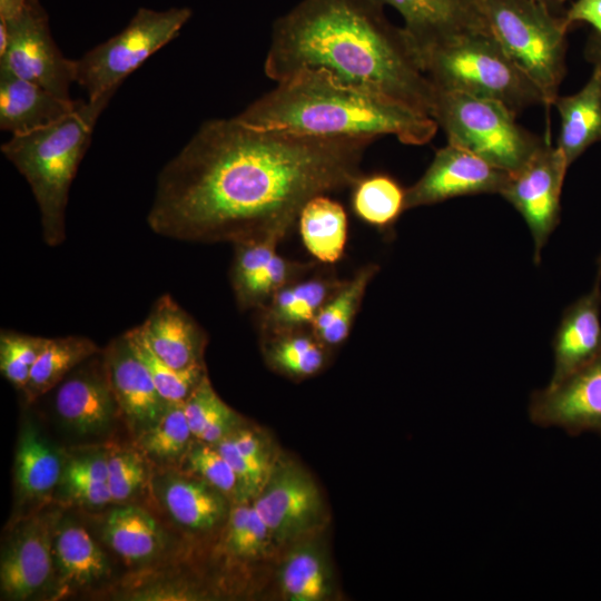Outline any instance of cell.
Segmentation results:
<instances>
[{
	"label": "cell",
	"instance_id": "8fae6325",
	"mask_svg": "<svg viewBox=\"0 0 601 601\" xmlns=\"http://www.w3.org/2000/svg\"><path fill=\"white\" fill-rule=\"evenodd\" d=\"M529 416L539 426H556L571 436L584 432L601 436V348L562 380L534 391Z\"/></svg>",
	"mask_w": 601,
	"mask_h": 601
},
{
	"label": "cell",
	"instance_id": "f546056e",
	"mask_svg": "<svg viewBox=\"0 0 601 601\" xmlns=\"http://www.w3.org/2000/svg\"><path fill=\"white\" fill-rule=\"evenodd\" d=\"M376 264L361 267L341 286L319 309L311 329L327 347L341 345L348 337L366 288L378 272Z\"/></svg>",
	"mask_w": 601,
	"mask_h": 601
},
{
	"label": "cell",
	"instance_id": "ffe728a7",
	"mask_svg": "<svg viewBox=\"0 0 601 601\" xmlns=\"http://www.w3.org/2000/svg\"><path fill=\"white\" fill-rule=\"evenodd\" d=\"M403 18L410 45H423L464 31L491 32L480 0H378Z\"/></svg>",
	"mask_w": 601,
	"mask_h": 601
},
{
	"label": "cell",
	"instance_id": "d6a6232c",
	"mask_svg": "<svg viewBox=\"0 0 601 601\" xmlns=\"http://www.w3.org/2000/svg\"><path fill=\"white\" fill-rule=\"evenodd\" d=\"M193 439L184 403H173L168 404L152 426L137 436L136 446L150 461L164 467H174L183 463Z\"/></svg>",
	"mask_w": 601,
	"mask_h": 601
},
{
	"label": "cell",
	"instance_id": "4316f807",
	"mask_svg": "<svg viewBox=\"0 0 601 601\" xmlns=\"http://www.w3.org/2000/svg\"><path fill=\"white\" fill-rule=\"evenodd\" d=\"M65 463L59 452L31 422L23 424L16 450L14 483L24 501L47 500L61 481Z\"/></svg>",
	"mask_w": 601,
	"mask_h": 601
},
{
	"label": "cell",
	"instance_id": "681fc988",
	"mask_svg": "<svg viewBox=\"0 0 601 601\" xmlns=\"http://www.w3.org/2000/svg\"><path fill=\"white\" fill-rule=\"evenodd\" d=\"M534 1H538L540 3H543L545 4L546 7H551L553 4H561L562 2H564L565 0H534Z\"/></svg>",
	"mask_w": 601,
	"mask_h": 601
},
{
	"label": "cell",
	"instance_id": "7bdbcfd3",
	"mask_svg": "<svg viewBox=\"0 0 601 601\" xmlns=\"http://www.w3.org/2000/svg\"><path fill=\"white\" fill-rule=\"evenodd\" d=\"M237 421V414L220 398L209 420L207 421L198 441L215 445L234 432Z\"/></svg>",
	"mask_w": 601,
	"mask_h": 601
},
{
	"label": "cell",
	"instance_id": "8d00e7d4",
	"mask_svg": "<svg viewBox=\"0 0 601 601\" xmlns=\"http://www.w3.org/2000/svg\"><path fill=\"white\" fill-rule=\"evenodd\" d=\"M226 534L228 550L243 558L263 553L273 540L267 525L254 505L247 503L238 504L230 510Z\"/></svg>",
	"mask_w": 601,
	"mask_h": 601
},
{
	"label": "cell",
	"instance_id": "b9f144b4",
	"mask_svg": "<svg viewBox=\"0 0 601 601\" xmlns=\"http://www.w3.org/2000/svg\"><path fill=\"white\" fill-rule=\"evenodd\" d=\"M219 400L206 375L184 402V412L196 440L199 439Z\"/></svg>",
	"mask_w": 601,
	"mask_h": 601
},
{
	"label": "cell",
	"instance_id": "bcb514c9",
	"mask_svg": "<svg viewBox=\"0 0 601 601\" xmlns=\"http://www.w3.org/2000/svg\"><path fill=\"white\" fill-rule=\"evenodd\" d=\"M566 22L583 21L601 36V0H577L564 16Z\"/></svg>",
	"mask_w": 601,
	"mask_h": 601
},
{
	"label": "cell",
	"instance_id": "277c9868",
	"mask_svg": "<svg viewBox=\"0 0 601 601\" xmlns=\"http://www.w3.org/2000/svg\"><path fill=\"white\" fill-rule=\"evenodd\" d=\"M115 92L77 100L62 119L1 145L6 158L30 186L37 201L41 235L50 247L66 239V209L71 183L88 148L98 117Z\"/></svg>",
	"mask_w": 601,
	"mask_h": 601
},
{
	"label": "cell",
	"instance_id": "cb8c5ba5",
	"mask_svg": "<svg viewBox=\"0 0 601 601\" xmlns=\"http://www.w3.org/2000/svg\"><path fill=\"white\" fill-rule=\"evenodd\" d=\"M53 575L66 594L93 585L109 574L108 560L87 530L73 522L56 525L52 539Z\"/></svg>",
	"mask_w": 601,
	"mask_h": 601
},
{
	"label": "cell",
	"instance_id": "44dd1931",
	"mask_svg": "<svg viewBox=\"0 0 601 601\" xmlns=\"http://www.w3.org/2000/svg\"><path fill=\"white\" fill-rule=\"evenodd\" d=\"M333 274L316 273L287 284L259 308L262 335L311 327L319 309L341 286Z\"/></svg>",
	"mask_w": 601,
	"mask_h": 601
},
{
	"label": "cell",
	"instance_id": "f35d334b",
	"mask_svg": "<svg viewBox=\"0 0 601 601\" xmlns=\"http://www.w3.org/2000/svg\"><path fill=\"white\" fill-rule=\"evenodd\" d=\"M183 462L189 472L223 494L240 492L236 473L215 445L199 441V444L191 445Z\"/></svg>",
	"mask_w": 601,
	"mask_h": 601
},
{
	"label": "cell",
	"instance_id": "d6986e66",
	"mask_svg": "<svg viewBox=\"0 0 601 601\" xmlns=\"http://www.w3.org/2000/svg\"><path fill=\"white\" fill-rule=\"evenodd\" d=\"M555 383L590 361L601 348V254L592 288L565 308L552 341Z\"/></svg>",
	"mask_w": 601,
	"mask_h": 601
},
{
	"label": "cell",
	"instance_id": "ee69618b",
	"mask_svg": "<svg viewBox=\"0 0 601 601\" xmlns=\"http://www.w3.org/2000/svg\"><path fill=\"white\" fill-rule=\"evenodd\" d=\"M229 439L237 450L262 471L268 473L267 455L260 440L248 430H238L230 433Z\"/></svg>",
	"mask_w": 601,
	"mask_h": 601
},
{
	"label": "cell",
	"instance_id": "ab89813d",
	"mask_svg": "<svg viewBox=\"0 0 601 601\" xmlns=\"http://www.w3.org/2000/svg\"><path fill=\"white\" fill-rule=\"evenodd\" d=\"M108 479V453L95 451L79 454L65 463L60 483L66 486L100 483Z\"/></svg>",
	"mask_w": 601,
	"mask_h": 601
},
{
	"label": "cell",
	"instance_id": "9a60e30c",
	"mask_svg": "<svg viewBox=\"0 0 601 601\" xmlns=\"http://www.w3.org/2000/svg\"><path fill=\"white\" fill-rule=\"evenodd\" d=\"M56 388V413L77 434H102L120 415L102 351L76 367Z\"/></svg>",
	"mask_w": 601,
	"mask_h": 601
},
{
	"label": "cell",
	"instance_id": "8992f818",
	"mask_svg": "<svg viewBox=\"0 0 601 601\" xmlns=\"http://www.w3.org/2000/svg\"><path fill=\"white\" fill-rule=\"evenodd\" d=\"M489 29L512 62L531 80L549 109L565 73V18L534 0H480Z\"/></svg>",
	"mask_w": 601,
	"mask_h": 601
},
{
	"label": "cell",
	"instance_id": "6da1fadb",
	"mask_svg": "<svg viewBox=\"0 0 601 601\" xmlns=\"http://www.w3.org/2000/svg\"><path fill=\"white\" fill-rule=\"evenodd\" d=\"M374 140L206 120L160 170L148 226L189 243L282 240L313 197L356 184Z\"/></svg>",
	"mask_w": 601,
	"mask_h": 601
},
{
	"label": "cell",
	"instance_id": "603a6c76",
	"mask_svg": "<svg viewBox=\"0 0 601 601\" xmlns=\"http://www.w3.org/2000/svg\"><path fill=\"white\" fill-rule=\"evenodd\" d=\"M77 100L62 99L45 88L0 70V128L28 134L66 117Z\"/></svg>",
	"mask_w": 601,
	"mask_h": 601
},
{
	"label": "cell",
	"instance_id": "52a82bcc",
	"mask_svg": "<svg viewBox=\"0 0 601 601\" xmlns=\"http://www.w3.org/2000/svg\"><path fill=\"white\" fill-rule=\"evenodd\" d=\"M431 117L449 144L509 174L520 170L545 141L521 127L504 104L463 92L435 89Z\"/></svg>",
	"mask_w": 601,
	"mask_h": 601
},
{
	"label": "cell",
	"instance_id": "d590c367",
	"mask_svg": "<svg viewBox=\"0 0 601 601\" xmlns=\"http://www.w3.org/2000/svg\"><path fill=\"white\" fill-rule=\"evenodd\" d=\"M48 337L1 329L0 371L17 390L26 387L32 366L42 352Z\"/></svg>",
	"mask_w": 601,
	"mask_h": 601
},
{
	"label": "cell",
	"instance_id": "9c48e42d",
	"mask_svg": "<svg viewBox=\"0 0 601 601\" xmlns=\"http://www.w3.org/2000/svg\"><path fill=\"white\" fill-rule=\"evenodd\" d=\"M6 22L8 45L0 55V70L72 100L69 92L75 82V60L66 58L57 47L48 13L39 0H27L23 11Z\"/></svg>",
	"mask_w": 601,
	"mask_h": 601
},
{
	"label": "cell",
	"instance_id": "1f68e13d",
	"mask_svg": "<svg viewBox=\"0 0 601 601\" xmlns=\"http://www.w3.org/2000/svg\"><path fill=\"white\" fill-rule=\"evenodd\" d=\"M352 188L355 215L381 230H391L405 211L406 189L388 175H363Z\"/></svg>",
	"mask_w": 601,
	"mask_h": 601
},
{
	"label": "cell",
	"instance_id": "30bf717a",
	"mask_svg": "<svg viewBox=\"0 0 601 601\" xmlns=\"http://www.w3.org/2000/svg\"><path fill=\"white\" fill-rule=\"evenodd\" d=\"M568 165L563 152L548 139L531 159L510 177L500 195L526 223L534 245L533 260L541 253L561 219V193Z\"/></svg>",
	"mask_w": 601,
	"mask_h": 601
},
{
	"label": "cell",
	"instance_id": "f6af8a7d",
	"mask_svg": "<svg viewBox=\"0 0 601 601\" xmlns=\"http://www.w3.org/2000/svg\"><path fill=\"white\" fill-rule=\"evenodd\" d=\"M65 490L73 501L87 506H104L114 502L106 482L77 484Z\"/></svg>",
	"mask_w": 601,
	"mask_h": 601
},
{
	"label": "cell",
	"instance_id": "74e56055",
	"mask_svg": "<svg viewBox=\"0 0 601 601\" xmlns=\"http://www.w3.org/2000/svg\"><path fill=\"white\" fill-rule=\"evenodd\" d=\"M108 453L107 484L114 502L125 503L137 494L147 481L144 454L137 449L114 447Z\"/></svg>",
	"mask_w": 601,
	"mask_h": 601
},
{
	"label": "cell",
	"instance_id": "d4e9b609",
	"mask_svg": "<svg viewBox=\"0 0 601 601\" xmlns=\"http://www.w3.org/2000/svg\"><path fill=\"white\" fill-rule=\"evenodd\" d=\"M553 106L560 116L556 147L571 166L591 145L601 140V67L594 65L583 88L573 95L558 96Z\"/></svg>",
	"mask_w": 601,
	"mask_h": 601
},
{
	"label": "cell",
	"instance_id": "c3c4849f",
	"mask_svg": "<svg viewBox=\"0 0 601 601\" xmlns=\"http://www.w3.org/2000/svg\"><path fill=\"white\" fill-rule=\"evenodd\" d=\"M587 58L593 63L601 67V36L597 35L590 39L587 47Z\"/></svg>",
	"mask_w": 601,
	"mask_h": 601
},
{
	"label": "cell",
	"instance_id": "e0dca14e",
	"mask_svg": "<svg viewBox=\"0 0 601 601\" xmlns=\"http://www.w3.org/2000/svg\"><path fill=\"white\" fill-rule=\"evenodd\" d=\"M253 505L276 541L307 531L322 511L316 485L293 465L279 467L269 476Z\"/></svg>",
	"mask_w": 601,
	"mask_h": 601
},
{
	"label": "cell",
	"instance_id": "3957f363",
	"mask_svg": "<svg viewBox=\"0 0 601 601\" xmlns=\"http://www.w3.org/2000/svg\"><path fill=\"white\" fill-rule=\"evenodd\" d=\"M235 118L254 128L306 136L390 135L413 146L430 142L439 129L428 115L324 69H303L276 82Z\"/></svg>",
	"mask_w": 601,
	"mask_h": 601
},
{
	"label": "cell",
	"instance_id": "7dc6e473",
	"mask_svg": "<svg viewBox=\"0 0 601 601\" xmlns=\"http://www.w3.org/2000/svg\"><path fill=\"white\" fill-rule=\"evenodd\" d=\"M26 4L27 0H0V18L6 21L17 18Z\"/></svg>",
	"mask_w": 601,
	"mask_h": 601
},
{
	"label": "cell",
	"instance_id": "484cf974",
	"mask_svg": "<svg viewBox=\"0 0 601 601\" xmlns=\"http://www.w3.org/2000/svg\"><path fill=\"white\" fill-rule=\"evenodd\" d=\"M101 534L109 548L129 564L156 560L166 545L160 524L141 506L120 504L104 519Z\"/></svg>",
	"mask_w": 601,
	"mask_h": 601
},
{
	"label": "cell",
	"instance_id": "83f0119b",
	"mask_svg": "<svg viewBox=\"0 0 601 601\" xmlns=\"http://www.w3.org/2000/svg\"><path fill=\"white\" fill-rule=\"evenodd\" d=\"M299 233L307 252L324 264L337 262L347 240L344 207L326 195L313 197L298 217Z\"/></svg>",
	"mask_w": 601,
	"mask_h": 601
},
{
	"label": "cell",
	"instance_id": "4fadbf2b",
	"mask_svg": "<svg viewBox=\"0 0 601 601\" xmlns=\"http://www.w3.org/2000/svg\"><path fill=\"white\" fill-rule=\"evenodd\" d=\"M102 358L120 415L138 436L161 417L168 403L158 393L127 332L102 348Z\"/></svg>",
	"mask_w": 601,
	"mask_h": 601
},
{
	"label": "cell",
	"instance_id": "7a4b0ae2",
	"mask_svg": "<svg viewBox=\"0 0 601 601\" xmlns=\"http://www.w3.org/2000/svg\"><path fill=\"white\" fill-rule=\"evenodd\" d=\"M303 69H324L431 117L435 88L378 0H302L277 18L264 71L278 82Z\"/></svg>",
	"mask_w": 601,
	"mask_h": 601
},
{
	"label": "cell",
	"instance_id": "f1b7e54d",
	"mask_svg": "<svg viewBox=\"0 0 601 601\" xmlns=\"http://www.w3.org/2000/svg\"><path fill=\"white\" fill-rule=\"evenodd\" d=\"M102 349L88 337H48L22 391L28 403L56 388L76 367Z\"/></svg>",
	"mask_w": 601,
	"mask_h": 601
},
{
	"label": "cell",
	"instance_id": "ba28073f",
	"mask_svg": "<svg viewBox=\"0 0 601 601\" xmlns=\"http://www.w3.org/2000/svg\"><path fill=\"white\" fill-rule=\"evenodd\" d=\"M189 8H140L125 29L75 60V82L88 100L116 92L122 80L171 41L189 20Z\"/></svg>",
	"mask_w": 601,
	"mask_h": 601
},
{
	"label": "cell",
	"instance_id": "2e32d148",
	"mask_svg": "<svg viewBox=\"0 0 601 601\" xmlns=\"http://www.w3.org/2000/svg\"><path fill=\"white\" fill-rule=\"evenodd\" d=\"M275 237L234 244L230 283L240 309H259L287 284L309 273L311 264L280 256Z\"/></svg>",
	"mask_w": 601,
	"mask_h": 601
},
{
	"label": "cell",
	"instance_id": "60d3db41",
	"mask_svg": "<svg viewBox=\"0 0 601 601\" xmlns=\"http://www.w3.org/2000/svg\"><path fill=\"white\" fill-rule=\"evenodd\" d=\"M215 447L227 460L236 473L240 484V492L244 494H258L268 479V473L262 471L243 455L229 436L216 443Z\"/></svg>",
	"mask_w": 601,
	"mask_h": 601
},
{
	"label": "cell",
	"instance_id": "5bb4252c",
	"mask_svg": "<svg viewBox=\"0 0 601 601\" xmlns=\"http://www.w3.org/2000/svg\"><path fill=\"white\" fill-rule=\"evenodd\" d=\"M53 514L21 523L2 551L0 588L2 595L24 600L37 594L53 577Z\"/></svg>",
	"mask_w": 601,
	"mask_h": 601
},
{
	"label": "cell",
	"instance_id": "7c38bea8",
	"mask_svg": "<svg viewBox=\"0 0 601 601\" xmlns=\"http://www.w3.org/2000/svg\"><path fill=\"white\" fill-rule=\"evenodd\" d=\"M510 174L470 150L449 144L436 150L420 179L406 189L405 210L451 198L500 194Z\"/></svg>",
	"mask_w": 601,
	"mask_h": 601
},
{
	"label": "cell",
	"instance_id": "4dcf8cb0",
	"mask_svg": "<svg viewBox=\"0 0 601 601\" xmlns=\"http://www.w3.org/2000/svg\"><path fill=\"white\" fill-rule=\"evenodd\" d=\"M268 363L277 371L293 376L316 374L325 364V346L309 327L262 335Z\"/></svg>",
	"mask_w": 601,
	"mask_h": 601
},
{
	"label": "cell",
	"instance_id": "836d02e7",
	"mask_svg": "<svg viewBox=\"0 0 601 601\" xmlns=\"http://www.w3.org/2000/svg\"><path fill=\"white\" fill-rule=\"evenodd\" d=\"M127 333L137 354L147 366L158 393L168 404L184 403L207 375L204 363L176 370L162 362L148 347L137 326Z\"/></svg>",
	"mask_w": 601,
	"mask_h": 601
},
{
	"label": "cell",
	"instance_id": "ac0fdd59",
	"mask_svg": "<svg viewBox=\"0 0 601 601\" xmlns=\"http://www.w3.org/2000/svg\"><path fill=\"white\" fill-rule=\"evenodd\" d=\"M137 327L148 347L169 366L185 370L204 363L207 334L169 294L155 300Z\"/></svg>",
	"mask_w": 601,
	"mask_h": 601
},
{
	"label": "cell",
	"instance_id": "7402d4cb",
	"mask_svg": "<svg viewBox=\"0 0 601 601\" xmlns=\"http://www.w3.org/2000/svg\"><path fill=\"white\" fill-rule=\"evenodd\" d=\"M155 481V492L169 516L193 531H208L227 514L224 494L199 477L164 471Z\"/></svg>",
	"mask_w": 601,
	"mask_h": 601
},
{
	"label": "cell",
	"instance_id": "5b68a950",
	"mask_svg": "<svg viewBox=\"0 0 601 601\" xmlns=\"http://www.w3.org/2000/svg\"><path fill=\"white\" fill-rule=\"evenodd\" d=\"M408 46L418 69L435 89L494 99L516 115L543 105L541 92L491 32L464 31Z\"/></svg>",
	"mask_w": 601,
	"mask_h": 601
},
{
	"label": "cell",
	"instance_id": "e575fe53",
	"mask_svg": "<svg viewBox=\"0 0 601 601\" xmlns=\"http://www.w3.org/2000/svg\"><path fill=\"white\" fill-rule=\"evenodd\" d=\"M282 589L293 601H318L329 593L326 568L311 548H298L286 559L280 574Z\"/></svg>",
	"mask_w": 601,
	"mask_h": 601
}]
</instances>
